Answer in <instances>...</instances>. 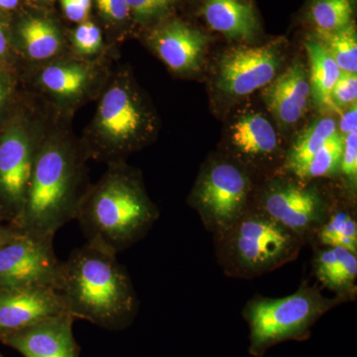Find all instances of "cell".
<instances>
[{
	"label": "cell",
	"mask_w": 357,
	"mask_h": 357,
	"mask_svg": "<svg viewBox=\"0 0 357 357\" xmlns=\"http://www.w3.org/2000/svg\"><path fill=\"white\" fill-rule=\"evenodd\" d=\"M72 119L53 114L37 152L20 215L11 227L34 237H54L76 220L89 187V158L73 133Z\"/></svg>",
	"instance_id": "obj_1"
},
{
	"label": "cell",
	"mask_w": 357,
	"mask_h": 357,
	"mask_svg": "<svg viewBox=\"0 0 357 357\" xmlns=\"http://www.w3.org/2000/svg\"><path fill=\"white\" fill-rule=\"evenodd\" d=\"M56 291L75 319L107 330H123L137 316L139 300L117 255L89 243L61 263Z\"/></svg>",
	"instance_id": "obj_2"
},
{
	"label": "cell",
	"mask_w": 357,
	"mask_h": 357,
	"mask_svg": "<svg viewBox=\"0 0 357 357\" xmlns=\"http://www.w3.org/2000/svg\"><path fill=\"white\" fill-rule=\"evenodd\" d=\"M158 218L139 175L126 161L109 164L100 180L89 185L76 215L86 241L115 255L146 236Z\"/></svg>",
	"instance_id": "obj_3"
},
{
	"label": "cell",
	"mask_w": 357,
	"mask_h": 357,
	"mask_svg": "<svg viewBox=\"0 0 357 357\" xmlns=\"http://www.w3.org/2000/svg\"><path fill=\"white\" fill-rule=\"evenodd\" d=\"M93 119L81 143L89 160L109 164L126 160L139 149L155 130L153 112L128 68H114L98 98Z\"/></svg>",
	"instance_id": "obj_4"
},
{
	"label": "cell",
	"mask_w": 357,
	"mask_h": 357,
	"mask_svg": "<svg viewBox=\"0 0 357 357\" xmlns=\"http://www.w3.org/2000/svg\"><path fill=\"white\" fill-rule=\"evenodd\" d=\"M54 112L22 88L20 102L0 128V220L20 215L33 165Z\"/></svg>",
	"instance_id": "obj_5"
},
{
	"label": "cell",
	"mask_w": 357,
	"mask_h": 357,
	"mask_svg": "<svg viewBox=\"0 0 357 357\" xmlns=\"http://www.w3.org/2000/svg\"><path fill=\"white\" fill-rule=\"evenodd\" d=\"M215 241L225 274L248 279L293 261L306 243L258 208L246 211Z\"/></svg>",
	"instance_id": "obj_6"
},
{
	"label": "cell",
	"mask_w": 357,
	"mask_h": 357,
	"mask_svg": "<svg viewBox=\"0 0 357 357\" xmlns=\"http://www.w3.org/2000/svg\"><path fill=\"white\" fill-rule=\"evenodd\" d=\"M342 298H328L318 287L302 284L287 297L271 299L256 296L243 311L249 326L248 351L255 357L288 340H306L311 328L324 314L344 303Z\"/></svg>",
	"instance_id": "obj_7"
},
{
	"label": "cell",
	"mask_w": 357,
	"mask_h": 357,
	"mask_svg": "<svg viewBox=\"0 0 357 357\" xmlns=\"http://www.w3.org/2000/svg\"><path fill=\"white\" fill-rule=\"evenodd\" d=\"M115 60L86 61L70 54L25 72L21 86L54 114L73 119L100 98Z\"/></svg>",
	"instance_id": "obj_8"
},
{
	"label": "cell",
	"mask_w": 357,
	"mask_h": 357,
	"mask_svg": "<svg viewBox=\"0 0 357 357\" xmlns=\"http://www.w3.org/2000/svg\"><path fill=\"white\" fill-rule=\"evenodd\" d=\"M251 184L241 168L227 162L208 167L192 192L191 204L215 238L229 231L249 210Z\"/></svg>",
	"instance_id": "obj_9"
},
{
	"label": "cell",
	"mask_w": 357,
	"mask_h": 357,
	"mask_svg": "<svg viewBox=\"0 0 357 357\" xmlns=\"http://www.w3.org/2000/svg\"><path fill=\"white\" fill-rule=\"evenodd\" d=\"M54 237H34L18 231L0 248V290L53 287L61 263L53 248Z\"/></svg>",
	"instance_id": "obj_10"
},
{
	"label": "cell",
	"mask_w": 357,
	"mask_h": 357,
	"mask_svg": "<svg viewBox=\"0 0 357 357\" xmlns=\"http://www.w3.org/2000/svg\"><path fill=\"white\" fill-rule=\"evenodd\" d=\"M258 210L307 241L330 215L316 188L275 181L263 194Z\"/></svg>",
	"instance_id": "obj_11"
},
{
	"label": "cell",
	"mask_w": 357,
	"mask_h": 357,
	"mask_svg": "<svg viewBox=\"0 0 357 357\" xmlns=\"http://www.w3.org/2000/svg\"><path fill=\"white\" fill-rule=\"evenodd\" d=\"M280 61L276 43L232 49L220 60L218 88L230 96L250 95L273 81Z\"/></svg>",
	"instance_id": "obj_12"
},
{
	"label": "cell",
	"mask_w": 357,
	"mask_h": 357,
	"mask_svg": "<svg viewBox=\"0 0 357 357\" xmlns=\"http://www.w3.org/2000/svg\"><path fill=\"white\" fill-rule=\"evenodd\" d=\"M9 23L14 51L22 70L21 77L27 70L70 54L67 36L51 16L24 13L9 16Z\"/></svg>",
	"instance_id": "obj_13"
},
{
	"label": "cell",
	"mask_w": 357,
	"mask_h": 357,
	"mask_svg": "<svg viewBox=\"0 0 357 357\" xmlns=\"http://www.w3.org/2000/svg\"><path fill=\"white\" fill-rule=\"evenodd\" d=\"M61 314H70L55 288L0 290V340Z\"/></svg>",
	"instance_id": "obj_14"
},
{
	"label": "cell",
	"mask_w": 357,
	"mask_h": 357,
	"mask_svg": "<svg viewBox=\"0 0 357 357\" xmlns=\"http://www.w3.org/2000/svg\"><path fill=\"white\" fill-rule=\"evenodd\" d=\"M208 39L197 28L172 20L157 25L148 36V43L169 69L185 74L199 69Z\"/></svg>",
	"instance_id": "obj_15"
},
{
	"label": "cell",
	"mask_w": 357,
	"mask_h": 357,
	"mask_svg": "<svg viewBox=\"0 0 357 357\" xmlns=\"http://www.w3.org/2000/svg\"><path fill=\"white\" fill-rule=\"evenodd\" d=\"M74 321L70 314L53 317L7 335L1 342L24 357H79L73 332Z\"/></svg>",
	"instance_id": "obj_16"
},
{
	"label": "cell",
	"mask_w": 357,
	"mask_h": 357,
	"mask_svg": "<svg viewBox=\"0 0 357 357\" xmlns=\"http://www.w3.org/2000/svg\"><path fill=\"white\" fill-rule=\"evenodd\" d=\"M310 96L309 75L301 61L294 62L263 91L268 109L286 126H292L302 119Z\"/></svg>",
	"instance_id": "obj_17"
},
{
	"label": "cell",
	"mask_w": 357,
	"mask_h": 357,
	"mask_svg": "<svg viewBox=\"0 0 357 357\" xmlns=\"http://www.w3.org/2000/svg\"><path fill=\"white\" fill-rule=\"evenodd\" d=\"M314 273L324 287L345 302L356 297V253L337 246H323L314 255Z\"/></svg>",
	"instance_id": "obj_18"
},
{
	"label": "cell",
	"mask_w": 357,
	"mask_h": 357,
	"mask_svg": "<svg viewBox=\"0 0 357 357\" xmlns=\"http://www.w3.org/2000/svg\"><path fill=\"white\" fill-rule=\"evenodd\" d=\"M204 15L210 27L227 38L251 39L258 31L255 9L241 0H204Z\"/></svg>",
	"instance_id": "obj_19"
},
{
	"label": "cell",
	"mask_w": 357,
	"mask_h": 357,
	"mask_svg": "<svg viewBox=\"0 0 357 357\" xmlns=\"http://www.w3.org/2000/svg\"><path fill=\"white\" fill-rule=\"evenodd\" d=\"M231 142L239 153L251 159L272 156L278 138L272 124L261 114H248L232 126Z\"/></svg>",
	"instance_id": "obj_20"
},
{
	"label": "cell",
	"mask_w": 357,
	"mask_h": 357,
	"mask_svg": "<svg viewBox=\"0 0 357 357\" xmlns=\"http://www.w3.org/2000/svg\"><path fill=\"white\" fill-rule=\"evenodd\" d=\"M306 49L311 70L309 82L312 100L321 109L337 110L332 100V93L342 70L325 47L317 40L307 41Z\"/></svg>",
	"instance_id": "obj_21"
},
{
	"label": "cell",
	"mask_w": 357,
	"mask_h": 357,
	"mask_svg": "<svg viewBox=\"0 0 357 357\" xmlns=\"http://www.w3.org/2000/svg\"><path fill=\"white\" fill-rule=\"evenodd\" d=\"M337 132V123L331 117L319 119L311 124L294 141L286 155L284 169L296 177L326 141Z\"/></svg>",
	"instance_id": "obj_22"
},
{
	"label": "cell",
	"mask_w": 357,
	"mask_h": 357,
	"mask_svg": "<svg viewBox=\"0 0 357 357\" xmlns=\"http://www.w3.org/2000/svg\"><path fill=\"white\" fill-rule=\"evenodd\" d=\"M68 38L69 53L86 61L115 60L114 46L105 41L102 28L88 20L77 24Z\"/></svg>",
	"instance_id": "obj_23"
},
{
	"label": "cell",
	"mask_w": 357,
	"mask_h": 357,
	"mask_svg": "<svg viewBox=\"0 0 357 357\" xmlns=\"http://www.w3.org/2000/svg\"><path fill=\"white\" fill-rule=\"evenodd\" d=\"M314 236L321 246H337L357 255V222L349 211H330Z\"/></svg>",
	"instance_id": "obj_24"
},
{
	"label": "cell",
	"mask_w": 357,
	"mask_h": 357,
	"mask_svg": "<svg viewBox=\"0 0 357 357\" xmlns=\"http://www.w3.org/2000/svg\"><path fill=\"white\" fill-rule=\"evenodd\" d=\"M354 0H312L307 17L317 32H335L354 22Z\"/></svg>",
	"instance_id": "obj_25"
},
{
	"label": "cell",
	"mask_w": 357,
	"mask_h": 357,
	"mask_svg": "<svg viewBox=\"0 0 357 357\" xmlns=\"http://www.w3.org/2000/svg\"><path fill=\"white\" fill-rule=\"evenodd\" d=\"M316 40L325 47L342 72L356 74L357 36L354 22L337 31L317 32Z\"/></svg>",
	"instance_id": "obj_26"
},
{
	"label": "cell",
	"mask_w": 357,
	"mask_h": 357,
	"mask_svg": "<svg viewBox=\"0 0 357 357\" xmlns=\"http://www.w3.org/2000/svg\"><path fill=\"white\" fill-rule=\"evenodd\" d=\"M344 143V136L338 132L333 134L296 178L307 182L312 178L333 177L340 174Z\"/></svg>",
	"instance_id": "obj_27"
},
{
	"label": "cell",
	"mask_w": 357,
	"mask_h": 357,
	"mask_svg": "<svg viewBox=\"0 0 357 357\" xmlns=\"http://www.w3.org/2000/svg\"><path fill=\"white\" fill-rule=\"evenodd\" d=\"M177 0H128L131 20L137 24H154L165 20Z\"/></svg>",
	"instance_id": "obj_28"
},
{
	"label": "cell",
	"mask_w": 357,
	"mask_h": 357,
	"mask_svg": "<svg viewBox=\"0 0 357 357\" xmlns=\"http://www.w3.org/2000/svg\"><path fill=\"white\" fill-rule=\"evenodd\" d=\"M22 95L20 79L0 66V128L7 121Z\"/></svg>",
	"instance_id": "obj_29"
},
{
	"label": "cell",
	"mask_w": 357,
	"mask_h": 357,
	"mask_svg": "<svg viewBox=\"0 0 357 357\" xmlns=\"http://www.w3.org/2000/svg\"><path fill=\"white\" fill-rule=\"evenodd\" d=\"M105 25L121 30L131 21L128 0H93Z\"/></svg>",
	"instance_id": "obj_30"
},
{
	"label": "cell",
	"mask_w": 357,
	"mask_h": 357,
	"mask_svg": "<svg viewBox=\"0 0 357 357\" xmlns=\"http://www.w3.org/2000/svg\"><path fill=\"white\" fill-rule=\"evenodd\" d=\"M0 66L21 79L22 70L13 48L9 15L2 13H0Z\"/></svg>",
	"instance_id": "obj_31"
},
{
	"label": "cell",
	"mask_w": 357,
	"mask_h": 357,
	"mask_svg": "<svg viewBox=\"0 0 357 357\" xmlns=\"http://www.w3.org/2000/svg\"><path fill=\"white\" fill-rule=\"evenodd\" d=\"M357 76L356 74L342 72L337 84L333 89L332 100L337 109L347 105L356 103Z\"/></svg>",
	"instance_id": "obj_32"
},
{
	"label": "cell",
	"mask_w": 357,
	"mask_h": 357,
	"mask_svg": "<svg viewBox=\"0 0 357 357\" xmlns=\"http://www.w3.org/2000/svg\"><path fill=\"white\" fill-rule=\"evenodd\" d=\"M340 173L347 178L351 189L356 188L357 180V131L347 134L344 138Z\"/></svg>",
	"instance_id": "obj_33"
},
{
	"label": "cell",
	"mask_w": 357,
	"mask_h": 357,
	"mask_svg": "<svg viewBox=\"0 0 357 357\" xmlns=\"http://www.w3.org/2000/svg\"><path fill=\"white\" fill-rule=\"evenodd\" d=\"M60 3L65 17L70 22L79 24L89 20L93 0H60Z\"/></svg>",
	"instance_id": "obj_34"
},
{
	"label": "cell",
	"mask_w": 357,
	"mask_h": 357,
	"mask_svg": "<svg viewBox=\"0 0 357 357\" xmlns=\"http://www.w3.org/2000/svg\"><path fill=\"white\" fill-rule=\"evenodd\" d=\"M340 130L344 134H349L357 131V109L356 103L351 105V109L345 112L340 119Z\"/></svg>",
	"instance_id": "obj_35"
},
{
	"label": "cell",
	"mask_w": 357,
	"mask_h": 357,
	"mask_svg": "<svg viewBox=\"0 0 357 357\" xmlns=\"http://www.w3.org/2000/svg\"><path fill=\"white\" fill-rule=\"evenodd\" d=\"M20 2L21 0H0V13L8 15L20 7Z\"/></svg>",
	"instance_id": "obj_36"
},
{
	"label": "cell",
	"mask_w": 357,
	"mask_h": 357,
	"mask_svg": "<svg viewBox=\"0 0 357 357\" xmlns=\"http://www.w3.org/2000/svg\"><path fill=\"white\" fill-rule=\"evenodd\" d=\"M17 232V230L14 229L13 227H4L0 225V248L7 241H10Z\"/></svg>",
	"instance_id": "obj_37"
},
{
	"label": "cell",
	"mask_w": 357,
	"mask_h": 357,
	"mask_svg": "<svg viewBox=\"0 0 357 357\" xmlns=\"http://www.w3.org/2000/svg\"><path fill=\"white\" fill-rule=\"evenodd\" d=\"M38 1L42 2V3H51L54 0H38Z\"/></svg>",
	"instance_id": "obj_38"
},
{
	"label": "cell",
	"mask_w": 357,
	"mask_h": 357,
	"mask_svg": "<svg viewBox=\"0 0 357 357\" xmlns=\"http://www.w3.org/2000/svg\"><path fill=\"white\" fill-rule=\"evenodd\" d=\"M0 357H3V356H2L1 354H0Z\"/></svg>",
	"instance_id": "obj_39"
}]
</instances>
